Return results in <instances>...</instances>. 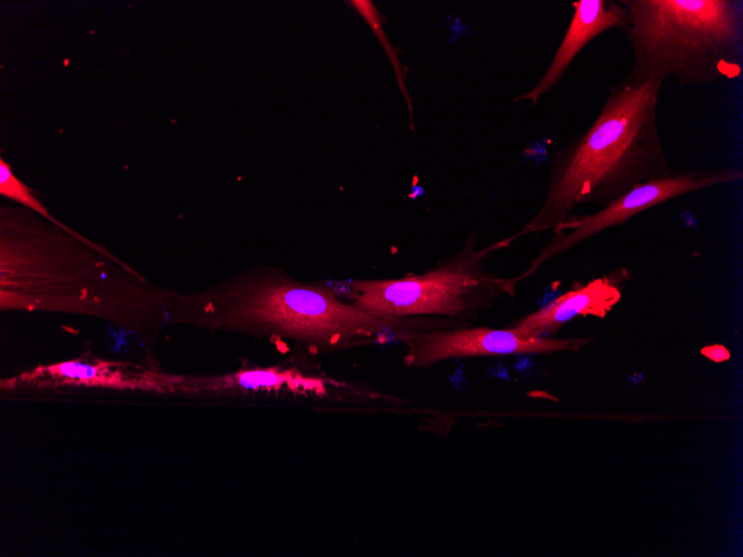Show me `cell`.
Instances as JSON below:
<instances>
[{"label": "cell", "mask_w": 743, "mask_h": 557, "mask_svg": "<svg viewBox=\"0 0 743 557\" xmlns=\"http://www.w3.org/2000/svg\"><path fill=\"white\" fill-rule=\"evenodd\" d=\"M172 294L87 238L26 210L1 208V310L92 316L150 335L169 321Z\"/></svg>", "instance_id": "1"}, {"label": "cell", "mask_w": 743, "mask_h": 557, "mask_svg": "<svg viewBox=\"0 0 743 557\" xmlns=\"http://www.w3.org/2000/svg\"><path fill=\"white\" fill-rule=\"evenodd\" d=\"M168 320L289 340L316 355L383 345L406 331L447 325L440 318H379L345 300L335 286L305 282L276 267L245 270L194 294L174 291Z\"/></svg>", "instance_id": "2"}, {"label": "cell", "mask_w": 743, "mask_h": 557, "mask_svg": "<svg viewBox=\"0 0 743 557\" xmlns=\"http://www.w3.org/2000/svg\"><path fill=\"white\" fill-rule=\"evenodd\" d=\"M662 84L626 76L611 87L591 126L554 153L544 200L512 241L553 230L576 207H604L671 171L657 126Z\"/></svg>", "instance_id": "3"}, {"label": "cell", "mask_w": 743, "mask_h": 557, "mask_svg": "<svg viewBox=\"0 0 743 557\" xmlns=\"http://www.w3.org/2000/svg\"><path fill=\"white\" fill-rule=\"evenodd\" d=\"M628 14L631 78L681 86L737 79L743 70L741 0H620Z\"/></svg>", "instance_id": "4"}, {"label": "cell", "mask_w": 743, "mask_h": 557, "mask_svg": "<svg viewBox=\"0 0 743 557\" xmlns=\"http://www.w3.org/2000/svg\"><path fill=\"white\" fill-rule=\"evenodd\" d=\"M475 235L456 253L419 275L387 279H353L335 286L340 296L379 318H442L466 324L516 295L514 278L486 268L492 252L508 247L509 237L476 249Z\"/></svg>", "instance_id": "5"}, {"label": "cell", "mask_w": 743, "mask_h": 557, "mask_svg": "<svg viewBox=\"0 0 743 557\" xmlns=\"http://www.w3.org/2000/svg\"><path fill=\"white\" fill-rule=\"evenodd\" d=\"M742 178L743 172L737 168H707L671 170L664 176L643 182L594 212L568 217L552 230L553 237L549 241L514 280L518 284L527 279L548 260L657 205L710 187L737 182Z\"/></svg>", "instance_id": "6"}, {"label": "cell", "mask_w": 743, "mask_h": 557, "mask_svg": "<svg viewBox=\"0 0 743 557\" xmlns=\"http://www.w3.org/2000/svg\"><path fill=\"white\" fill-rule=\"evenodd\" d=\"M396 341L405 347V366L427 368L442 361L469 357L576 352L593 340L522 338L509 328L453 326L406 331Z\"/></svg>", "instance_id": "7"}, {"label": "cell", "mask_w": 743, "mask_h": 557, "mask_svg": "<svg viewBox=\"0 0 743 557\" xmlns=\"http://www.w3.org/2000/svg\"><path fill=\"white\" fill-rule=\"evenodd\" d=\"M329 379L283 365L239 369L212 377H184L178 387L187 395H264L266 397L323 398L328 395Z\"/></svg>", "instance_id": "8"}, {"label": "cell", "mask_w": 743, "mask_h": 557, "mask_svg": "<svg viewBox=\"0 0 743 557\" xmlns=\"http://www.w3.org/2000/svg\"><path fill=\"white\" fill-rule=\"evenodd\" d=\"M572 6L574 8L572 20L549 67L534 88L516 97L514 101H529L536 105L541 97L558 83L574 58L590 41L610 29L625 30L627 26V10L620 1L578 0L572 2Z\"/></svg>", "instance_id": "9"}, {"label": "cell", "mask_w": 743, "mask_h": 557, "mask_svg": "<svg viewBox=\"0 0 743 557\" xmlns=\"http://www.w3.org/2000/svg\"><path fill=\"white\" fill-rule=\"evenodd\" d=\"M621 296L618 286L612 279L595 278L566 291L508 328L522 338L549 337L577 316L605 318L621 300Z\"/></svg>", "instance_id": "10"}, {"label": "cell", "mask_w": 743, "mask_h": 557, "mask_svg": "<svg viewBox=\"0 0 743 557\" xmlns=\"http://www.w3.org/2000/svg\"><path fill=\"white\" fill-rule=\"evenodd\" d=\"M113 362L96 360L95 362L66 361L37 368L22 377L26 380L51 379L59 384L78 386L132 387L138 385L123 376Z\"/></svg>", "instance_id": "11"}, {"label": "cell", "mask_w": 743, "mask_h": 557, "mask_svg": "<svg viewBox=\"0 0 743 557\" xmlns=\"http://www.w3.org/2000/svg\"><path fill=\"white\" fill-rule=\"evenodd\" d=\"M0 195L14 200L23 207L39 213L41 217L48 219L69 233L77 237H83L53 218L49 213L48 209L34 197L32 190L17 176H14L9 163L6 162L2 158L0 159Z\"/></svg>", "instance_id": "12"}, {"label": "cell", "mask_w": 743, "mask_h": 557, "mask_svg": "<svg viewBox=\"0 0 743 557\" xmlns=\"http://www.w3.org/2000/svg\"><path fill=\"white\" fill-rule=\"evenodd\" d=\"M353 6L354 9L366 20V22L369 24L380 43L383 44L388 58L390 59V62L393 64V68L395 70L397 81L399 84V88L402 90V93L404 95L405 99L407 100V105L409 108V115H410V126L412 130H414L413 126V116H412V102H410V97L408 95V91L405 87V73H404V68L403 64L399 62V59L397 57V50L390 46L388 40L386 39V36L383 31L382 28V14L378 12L376 7L371 1L368 0H353L348 1Z\"/></svg>", "instance_id": "13"}]
</instances>
